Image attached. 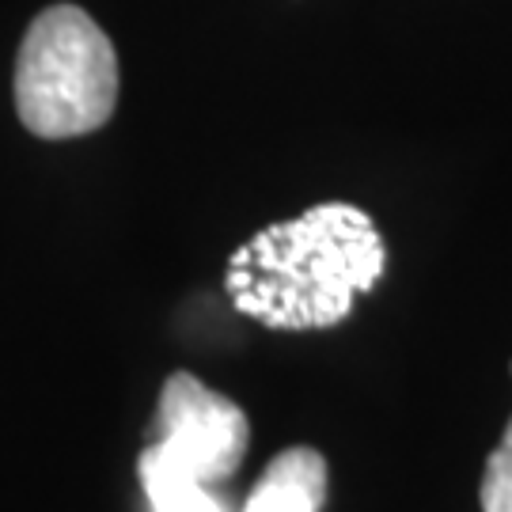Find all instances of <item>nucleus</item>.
I'll return each mask as SVG.
<instances>
[{
  "label": "nucleus",
  "instance_id": "obj_1",
  "mask_svg": "<svg viewBox=\"0 0 512 512\" xmlns=\"http://www.w3.org/2000/svg\"><path fill=\"white\" fill-rule=\"evenodd\" d=\"M384 239L365 209L323 202L247 239L228 258L236 311L270 330H327L384 277Z\"/></svg>",
  "mask_w": 512,
  "mask_h": 512
},
{
  "label": "nucleus",
  "instance_id": "obj_2",
  "mask_svg": "<svg viewBox=\"0 0 512 512\" xmlns=\"http://www.w3.org/2000/svg\"><path fill=\"white\" fill-rule=\"evenodd\" d=\"M118 103V54L84 8L54 4L27 27L16 61L19 122L65 141L107 126Z\"/></svg>",
  "mask_w": 512,
  "mask_h": 512
},
{
  "label": "nucleus",
  "instance_id": "obj_3",
  "mask_svg": "<svg viewBox=\"0 0 512 512\" xmlns=\"http://www.w3.org/2000/svg\"><path fill=\"white\" fill-rule=\"evenodd\" d=\"M251 440L247 414L190 372L167 376L156 406L152 444L202 482L217 486L239 471Z\"/></svg>",
  "mask_w": 512,
  "mask_h": 512
},
{
  "label": "nucleus",
  "instance_id": "obj_4",
  "mask_svg": "<svg viewBox=\"0 0 512 512\" xmlns=\"http://www.w3.org/2000/svg\"><path fill=\"white\" fill-rule=\"evenodd\" d=\"M327 478V459L315 448H285L255 482L239 512H323Z\"/></svg>",
  "mask_w": 512,
  "mask_h": 512
},
{
  "label": "nucleus",
  "instance_id": "obj_5",
  "mask_svg": "<svg viewBox=\"0 0 512 512\" xmlns=\"http://www.w3.org/2000/svg\"><path fill=\"white\" fill-rule=\"evenodd\" d=\"M141 486L152 512H228V505L213 494V486L190 475L171 456H164L156 444H148L141 452Z\"/></svg>",
  "mask_w": 512,
  "mask_h": 512
},
{
  "label": "nucleus",
  "instance_id": "obj_6",
  "mask_svg": "<svg viewBox=\"0 0 512 512\" xmlns=\"http://www.w3.org/2000/svg\"><path fill=\"white\" fill-rule=\"evenodd\" d=\"M478 501H482V512H512V418L486 459Z\"/></svg>",
  "mask_w": 512,
  "mask_h": 512
}]
</instances>
